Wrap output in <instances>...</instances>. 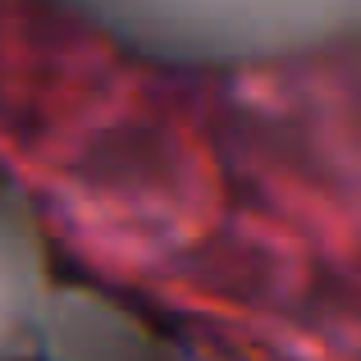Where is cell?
Masks as SVG:
<instances>
[{
	"instance_id": "1",
	"label": "cell",
	"mask_w": 361,
	"mask_h": 361,
	"mask_svg": "<svg viewBox=\"0 0 361 361\" xmlns=\"http://www.w3.org/2000/svg\"><path fill=\"white\" fill-rule=\"evenodd\" d=\"M119 32L169 55H261L320 37L357 0H87Z\"/></svg>"
},
{
	"instance_id": "2",
	"label": "cell",
	"mask_w": 361,
	"mask_h": 361,
	"mask_svg": "<svg viewBox=\"0 0 361 361\" xmlns=\"http://www.w3.org/2000/svg\"><path fill=\"white\" fill-rule=\"evenodd\" d=\"M42 361H178L133 311L87 288H60L42 329Z\"/></svg>"
}]
</instances>
